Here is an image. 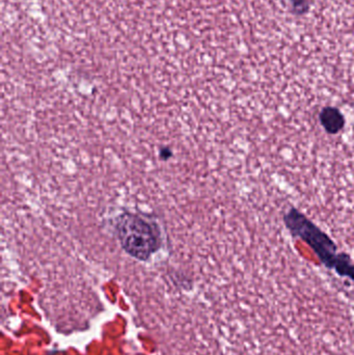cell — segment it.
Masks as SVG:
<instances>
[{
	"mask_svg": "<svg viewBox=\"0 0 354 355\" xmlns=\"http://www.w3.org/2000/svg\"><path fill=\"white\" fill-rule=\"evenodd\" d=\"M284 223L293 237L306 242L315 252L320 262L335 269L341 277L354 279V264L348 254L340 252L334 240L297 208L285 213Z\"/></svg>",
	"mask_w": 354,
	"mask_h": 355,
	"instance_id": "obj_1",
	"label": "cell"
},
{
	"mask_svg": "<svg viewBox=\"0 0 354 355\" xmlns=\"http://www.w3.org/2000/svg\"><path fill=\"white\" fill-rule=\"evenodd\" d=\"M114 230L123 250L136 260H149L161 246L158 225L141 214L122 213L116 217Z\"/></svg>",
	"mask_w": 354,
	"mask_h": 355,
	"instance_id": "obj_2",
	"label": "cell"
},
{
	"mask_svg": "<svg viewBox=\"0 0 354 355\" xmlns=\"http://www.w3.org/2000/svg\"><path fill=\"white\" fill-rule=\"evenodd\" d=\"M319 122L322 128L330 135H337L343 131L346 125L344 114L335 106L324 107L319 114Z\"/></svg>",
	"mask_w": 354,
	"mask_h": 355,
	"instance_id": "obj_3",
	"label": "cell"
},
{
	"mask_svg": "<svg viewBox=\"0 0 354 355\" xmlns=\"http://www.w3.org/2000/svg\"><path fill=\"white\" fill-rule=\"evenodd\" d=\"M288 4L292 14L303 16L309 12L313 4V0H288Z\"/></svg>",
	"mask_w": 354,
	"mask_h": 355,
	"instance_id": "obj_4",
	"label": "cell"
}]
</instances>
